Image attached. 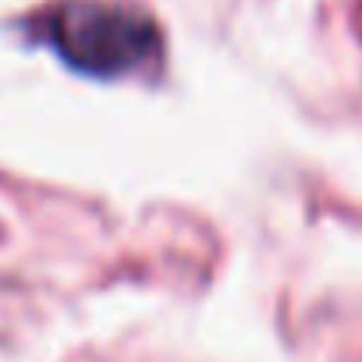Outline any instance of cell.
I'll use <instances>...</instances> for the list:
<instances>
[{
    "mask_svg": "<svg viewBox=\"0 0 362 362\" xmlns=\"http://www.w3.org/2000/svg\"><path fill=\"white\" fill-rule=\"evenodd\" d=\"M47 43L75 71L93 78L135 75L160 61V33L153 18L135 8L103 4V0H71L61 4L47 25Z\"/></svg>",
    "mask_w": 362,
    "mask_h": 362,
    "instance_id": "6da1fadb",
    "label": "cell"
}]
</instances>
